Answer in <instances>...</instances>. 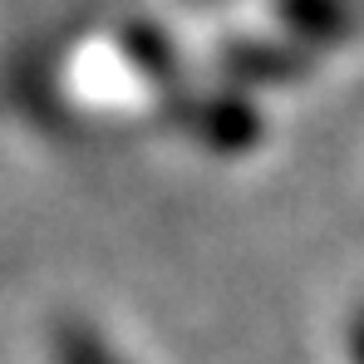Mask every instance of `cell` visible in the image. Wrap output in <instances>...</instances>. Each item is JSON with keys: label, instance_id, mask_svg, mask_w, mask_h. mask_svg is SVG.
I'll use <instances>...</instances> for the list:
<instances>
[{"label": "cell", "instance_id": "cell-1", "mask_svg": "<svg viewBox=\"0 0 364 364\" xmlns=\"http://www.w3.org/2000/svg\"><path fill=\"white\" fill-rule=\"evenodd\" d=\"M182 128L197 133V138H202L207 148H217V153H242L251 143H261V114H256L251 104H242V99H232V94L187 104V109H182Z\"/></svg>", "mask_w": 364, "mask_h": 364}, {"label": "cell", "instance_id": "cell-2", "mask_svg": "<svg viewBox=\"0 0 364 364\" xmlns=\"http://www.w3.org/2000/svg\"><path fill=\"white\" fill-rule=\"evenodd\" d=\"M281 25L301 45H340L355 30V0H276Z\"/></svg>", "mask_w": 364, "mask_h": 364}, {"label": "cell", "instance_id": "cell-3", "mask_svg": "<svg viewBox=\"0 0 364 364\" xmlns=\"http://www.w3.org/2000/svg\"><path fill=\"white\" fill-rule=\"evenodd\" d=\"M222 69L237 84H291L310 69V60L296 45H246V40H237L222 55Z\"/></svg>", "mask_w": 364, "mask_h": 364}, {"label": "cell", "instance_id": "cell-4", "mask_svg": "<svg viewBox=\"0 0 364 364\" xmlns=\"http://www.w3.org/2000/svg\"><path fill=\"white\" fill-rule=\"evenodd\" d=\"M128 55H133V60L143 64V69H148V74H153V79H158L163 89H173V79L182 84V69L173 64V55H168V45H163V40H158V35H153L148 25L128 30Z\"/></svg>", "mask_w": 364, "mask_h": 364}, {"label": "cell", "instance_id": "cell-5", "mask_svg": "<svg viewBox=\"0 0 364 364\" xmlns=\"http://www.w3.org/2000/svg\"><path fill=\"white\" fill-rule=\"evenodd\" d=\"M55 355H60V364H123L99 335H89L79 325H64L55 335Z\"/></svg>", "mask_w": 364, "mask_h": 364}, {"label": "cell", "instance_id": "cell-6", "mask_svg": "<svg viewBox=\"0 0 364 364\" xmlns=\"http://www.w3.org/2000/svg\"><path fill=\"white\" fill-rule=\"evenodd\" d=\"M350 355H355V364H364V310L355 315V330H350Z\"/></svg>", "mask_w": 364, "mask_h": 364}]
</instances>
